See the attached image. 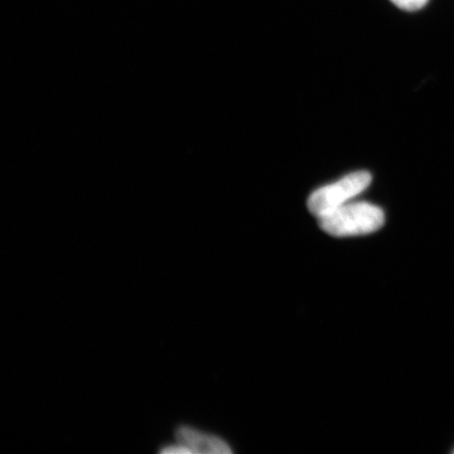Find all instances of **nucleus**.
I'll return each instance as SVG.
<instances>
[{"mask_svg":"<svg viewBox=\"0 0 454 454\" xmlns=\"http://www.w3.org/2000/svg\"><path fill=\"white\" fill-rule=\"evenodd\" d=\"M321 229L333 237L372 234L384 225L382 208L368 202L351 201L319 218Z\"/></svg>","mask_w":454,"mask_h":454,"instance_id":"1","label":"nucleus"},{"mask_svg":"<svg viewBox=\"0 0 454 454\" xmlns=\"http://www.w3.org/2000/svg\"><path fill=\"white\" fill-rule=\"evenodd\" d=\"M372 175L366 170L346 175L336 183L321 187L310 195L308 207L317 219L331 214L364 192L372 184Z\"/></svg>","mask_w":454,"mask_h":454,"instance_id":"2","label":"nucleus"},{"mask_svg":"<svg viewBox=\"0 0 454 454\" xmlns=\"http://www.w3.org/2000/svg\"><path fill=\"white\" fill-rule=\"evenodd\" d=\"M176 442L189 448L192 453L229 454V444L218 436L203 433L191 426L183 425L176 429Z\"/></svg>","mask_w":454,"mask_h":454,"instance_id":"3","label":"nucleus"},{"mask_svg":"<svg viewBox=\"0 0 454 454\" xmlns=\"http://www.w3.org/2000/svg\"><path fill=\"white\" fill-rule=\"evenodd\" d=\"M390 2L401 10L414 12V11L423 9L429 0H390Z\"/></svg>","mask_w":454,"mask_h":454,"instance_id":"4","label":"nucleus"}]
</instances>
